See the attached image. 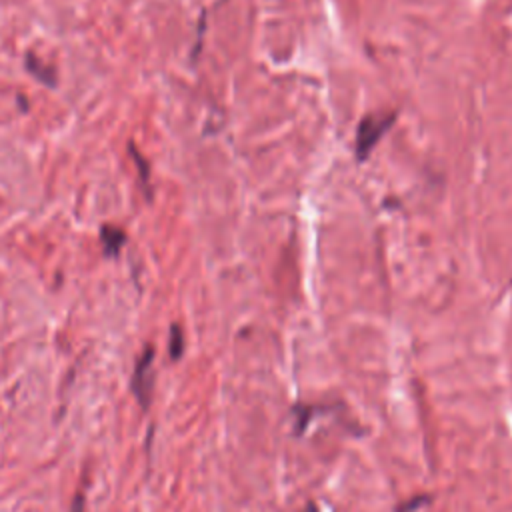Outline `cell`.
Returning <instances> with one entry per match:
<instances>
[{
  "label": "cell",
  "mask_w": 512,
  "mask_h": 512,
  "mask_svg": "<svg viewBox=\"0 0 512 512\" xmlns=\"http://www.w3.org/2000/svg\"><path fill=\"white\" fill-rule=\"evenodd\" d=\"M394 114H386V117H365L360 120L358 129H356V157L358 160H367L370 152L374 150V146L381 143V138L386 134V131L393 126Z\"/></svg>",
  "instance_id": "1"
},
{
  "label": "cell",
  "mask_w": 512,
  "mask_h": 512,
  "mask_svg": "<svg viewBox=\"0 0 512 512\" xmlns=\"http://www.w3.org/2000/svg\"><path fill=\"white\" fill-rule=\"evenodd\" d=\"M152 360H155V350L150 346H146L143 356L138 358L136 368L132 372L131 390L136 396V400L140 402V407H150V398H152V388H155V370H152Z\"/></svg>",
  "instance_id": "2"
},
{
  "label": "cell",
  "mask_w": 512,
  "mask_h": 512,
  "mask_svg": "<svg viewBox=\"0 0 512 512\" xmlns=\"http://www.w3.org/2000/svg\"><path fill=\"white\" fill-rule=\"evenodd\" d=\"M100 242H103V249H105L106 256H117L120 249L124 247L126 242V235L117 228V226H103L100 230Z\"/></svg>",
  "instance_id": "3"
},
{
  "label": "cell",
  "mask_w": 512,
  "mask_h": 512,
  "mask_svg": "<svg viewBox=\"0 0 512 512\" xmlns=\"http://www.w3.org/2000/svg\"><path fill=\"white\" fill-rule=\"evenodd\" d=\"M27 70L34 79H39L42 84H46V86H54L56 84V77H54L53 68L48 65H44V63H40L34 54H28L27 56Z\"/></svg>",
  "instance_id": "4"
},
{
  "label": "cell",
  "mask_w": 512,
  "mask_h": 512,
  "mask_svg": "<svg viewBox=\"0 0 512 512\" xmlns=\"http://www.w3.org/2000/svg\"><path fill=\"white\" fill-rule=\"evenodd\" d=\"M129 150H131V157L132 160L136 162V166H138V172H140V180H143V186H145L146 190H148V183H150V171H148V162H146L143 155L136 150V146L129 145ZM148 197H150V190H148Z\"/></svg>",
  "instance_id": "5"
},
{
  "label": "cell",
  "mask_w": 512,
  "mask_h": 512,
  "mask_svg": "<svg viewBox=\"0 0 512 512\" xmlns=\"http://www.w3.org/2000/svg\"><path fill=\"white\" fill-rule=\"evenodd\" d=\"M183 350H184V336H183V330L180 327H172L171 329V356L176 360V358H180L183 356Z\"/></svg>",
  "instance_id": "6"
},
{
  "label": "cell",
  "mask_w": 512,
  "mask_h": 512,
  "mask_svg": "<svg viewBox=\"0 0 512 512\" xmlns=\"http://www.w3.org/2000/svg\"><path fill=\"white\" fill-rule=\"evenodd\" d=\"M424 502H426V499H422V497H416L414 500H407L405 504H400V506H398V511H396V512H412L414 508H416V506H419V504H424Z\"/></svg>",
  "instance_id": "7"
}]
</instances>
